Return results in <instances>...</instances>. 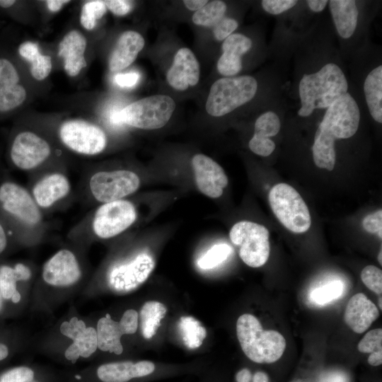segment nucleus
Segmentation results:
<instances>
[{"mask_svg":"<svg viewBox=\"0 0 382 382\" xmlns=\"http://www.w3.org/2000/svg\"><path fill=\"white\" fill-rule=\"evenodd\" d=\"M360 111L354 98L348 93L335 100L324 115L312 146L316 166L331 171L336 160L335 141L354 136L359 127Z\"/></svg>","mask_w":382,"mask_h":382,"instance_id":"1","label":"nucleus"},{"mask_svg":"<svg viewBox=\"0 0 382 382\" xmlns=\"http://www.w3.org/2000/svg\"><path fill=\"white\" fill-rule=\"evenodd\" d=\"M348 83L342 69L334 63L323 66L317 72L304 74L299 84L301 117H308L316 109L328 108L347 93Z\"/></svg>","mask_w":382,"mask_h":382,"instance_id":"2","label":"nucleus"},{"mask_svg":"<svg viewBox=\"0 0 382 382\" xmlns=\"http://www.w3.org/2000/svg\"><path fill=\"white\" fill-rule=\"evenodd\" d=\"M236 335L244 354L255 363H274L281 358L286 348V340L281 333L263 330L259 320L249 313L238 318Z\"/></svg>","mask_w":382,"mask_h":382,"instance_id":"3","label":"nucleus"},{"mask_svg":"<svg viewBox=\"0 0 382 382\" xmlns=\"http://www.w3.org/2000/svg\"><path fill=\"white\" fill-rule=\"evenodd\" d=\"M175 109V103L170 96L153 95L114 112L110 120L115 125L124 124L145 130L157 129L168 122Z\"/></svg>","mask_w":382,"mask_h":382,"instance_id":"4","label":"nucleus"},{"mask_svg":"<svg viewBox=\"0 0 382 382\" xmlns=\"http://www.w3.org/2000/svg\"><path fill=\"white\" fill-rule=\"evenodd\" d=\"M257 89V82L252 76L221 78L210 88L206 111L213 117L226 115L251 100Z\"/></svg>","mask_w":382,"mask_h":382,"instance_id":"5","label":"nucleus"},{"mask_svg":"<svg viewBox=\"0 0 382 382\" xmlns=\"http://www.w3.org/2000/svg\"><path fill=\"white\" fill-rule=\"evenodd\" d=\"M269 202L275 216L291 232L301 233L311 227L310 212L300 194L286 183H278L269 193Z\"/></svg>","mask_w":382,"mask_h":382,"instance_id":"6","label":"nucleus"},{"mask_svg":"<svg viewBox=\"0 0 382 382\" xmlns=\"http://www.w3.org/2000/svg\"><path fill=\"white\" fill-rule=\"evenodd\" d=\"M231 242L239 247V256L245 264L251 267L264 265L270 254V233L263 225L241 221L230 230Z\"/></svg>","mask_w":382,"mask_h":382,"instance_id":"7","label":"nucleus"},{"mask_svg":"<svg viewBox=\"0 0 382 382\" xmlns=\"http://www.w3.org/2000/svg\"><path fill=\"white\" fill-rule=\"evenodd\" d=\"M58 134L66 148L81 155H97L107 146L105 132L96 124L82 119L63 122L59 127Z\"/></svg>","mask_w":382,"mask_h":382,"instance_id":"8","label":"nucleus"},{"mask_svg":"<svg viewBox=\"0 0 382 382\" xmlns=\"http://www.w3.org/2000/svg\"><path fill=\"white\" fill-rule=\"evenodd\" d=\"M0 212L7 220L27 226L36 225L41 219L33 197L23 186L11 180L0 184Z\"/></svg>","mask_w":382,"mask_h":382,"instance_id":"9","label":"nucleus"},{"mask_svg":"<svg viewBox=\"0 0 382 382\" xmlns=\"http://www.w3.org/2000/svg\"><path fill=\"white\" fill-rule=\"evenodd\" d=\"M20 67L10 54L0 51V119L18 110L28 99Z\"/></svg>","mask_w":382,"mask_h":382,"instance_id":"10","label":"nucleus"},{"mask_svg":"<svg viewBox=\"0 0 382 382\" xmlns=\"http://www.w3.org/2000/svg\"><path fill=\"white\" fill-rule=\"evenodd\" d=\"M51 153L50 144L30 130L14 132L8 145L10 161L22 170H30L39 166L50 156Z\"/></svg>","mask_w":382,"mask_h":382,"instance_id":"11","label":"nucleus"},{"mask_svg":"<svg viewBox=\"0 0 382 382\" xmlns=\"http://www.w3.org/2000/svg\"><path fill=\"white\" fill-rule=\"evenodd\" d=\"M139 185V177L128 170L97 172L89 180L92 195L103 203L122 199L136 192Z\"/></svg>","mask_w":382,"mask_h":382,"instance_id":"12","label":"nucleus"},{"mask_svg":"<svg viewBox=\"0 0 382 382\" xmlns=\"http://www.w3.org/2000/svg\"><path fill=\"white\" fill-rule=\"evenodd\" d=\"M137 219L134 204L120 199L103 203L96 210L92 223L95 234L103 239L114 237L128 228Z\"/></svg>","mask_w":382,"mask_h":382,"instance_id":"13","label":"nucleus"},{"mask_svg":"<svg viewBox=\"0 0 382 382\" xmlns=\"http://www.w3.org/2000/svg\"><path fill=\"white\" fill-rule=\"evenodd\" d=\"M155 262L151 255L141 253L132 260L113 266L108 274L110 286L118 292H128L139 287L152 272Z\"/></svg>","mask_w":382,"mask_h":382,"instance_id":"14","label":"nucleus"},{"mask_svg":"<svg viewBox=\"0 0 382 382\" xmlns=\"http://www.w3.org/2000/svg\"><path fill=\"white\" fill-rule=\"evenodd\" d=\"M198 190L211 198H218L228 185V178L222 167L210 157L195 154L191 161Z\"/></svg>","mask_w":382,"mask_h":382,"instance_id":"15","label":"nucleus"},{"mask_svg":"<svg viewBox=\"0 0 382 382\" xmlns=\"http://www.w3.org/2000/svg\"><path fill=\"white\" fill-rule=\"evenodd\" d=\"M81 272L74 254L63 249L56 253L44 265L42 278L48 284L57 286L75 284Z\"/></svg>","mask_w":382,"mask_h":382,"instance_id":"16","label":"nucleus"},{"mask_svg":"<svg viewBox=\"0 0 382 382\" xmlns=\"http://www.w3.org/2000/svg\"><path fill=\"white\" fill-rule=\"evenodd\" d=\"M199 77L200 66L195 54L187 47L179 49L166 74L168 83L175 90L183 91L196 86Z\"/></svg>","mask_w":382,"mask_h":382,"instance_id":"17","label":"nucleus"},{"mask_svg":"<svg viewBox=\"0 0 382 382\" xmlns=\"http://www.w3.org/2000/svg\"><path fill=\"white\" fill-rule=\"evenodd\" d=\"M86 47V38L76 30L69 31L59 42L58 55L62 58L64 71L69 76H77L87 66Z\"/></svg>","mask_w":382,"mask_h":382,"instance_id":"18","label":"nucleus"},{"mask_svg":"<svg viewBox=\"0 0 382 382\" xmlns=\"http://www.w3.org/2000/svg\"><path fill=\"white\" fill-rule=\"evenodd\" d=\"M251 47V40L243 34L233 33L226 37L222 43L223 52L216 64L219 73L226 77L238 74L243 68L241 57Z\"/></svg>","mask_w":382,"mask_h":382,"instance_id":"19","label":"nucleus"},{"mask_svg":"<svg viewBox=\"0 0 382 382\" xmlns=\"http://www.w3.org/2000/svg\"><path fill=\"white\" fill-rule=\"evenodd\" d=\"M379 316L377 306L363 293L349 300L344 313L346 325L354 332H364Z\"/></svg>","mask_w":382,"mask_h":382,"instance_id":"20","label":"nucleus"},{"mask_svg":"<svg viewBox=\"0 0 382 382\" xmlns=\"http://www.w3.org/2000/svg\"><path fill=\"white\" fill-rule=\"evenodd\" d=\"M145 45L143 36L134 30H127L118 37L109 59L111 72L122 71L131 65Z\"/></svg>","mask_w":382,"mask_h":382,"instance_id":"21","label":"nucleus"},{"mask_svg":"<svg viewBox=\"0 0 382 382\" xmlns=\"http://www.w3.org/2000/svg\"><path fill=\"white\" fill-rule=\"evenodd\" d=\"M70 189L71 185L66 175L53 173L37 181L33 190V197L39 207L49 208L65 197Z\"/></svg>","mask_w":382,"mask_h":382,"instance_id":"22","label":"nucleus"},{"mask_svg":"<svg viewBox=\"0 0 382 382\" xmlns=\"http://www.w3.org/2000/svg\"><path fill=\"white\" fill-rule=\"evenodd\" d=\"M330 11L336 30L340 37L347 39L354 33L358 21L359 11L353 0H331Z\"/></svg>","mask_w":382,"mask_h":382,"instance_id":"23","label":"nucleus"},{"mask_svg":"<svg viewBox=\"0 0 382 382\" xmlns=\"http://www.w3.org/2000/svg\"><path fill=\"white\" fill-rule=\"evenodd\" d=\"M96 332L98 347L100 350L115 354H122L123 347L120 339L129 332L120 321H115L109 314H106L98 320Z\"/></svg>","mask_w":382,"mask_h":382,"instance_id":"24","label":"nucleus"},{"mask_svg":"<svg viewBox=\"0 0 382 382\" xmlns=\"http://www.w3.org/2000/svg\"><path fill=\"white\" fill-rule=\"evenodd\" d=\"M17 52L30 64V73L35 80L41 81L49 76L52 69V58L40 52L37 43L24 41L18 45Z\"/></svg>","mask_w":382,"mask_h":382,"instance_id":"25","label":"nucleus"},{"mask_svg":"<svg viewBox=\"0 0 382 382\" xmlns=\"http://www.w3.org/2000/svg\"><path fill=\"white\" fill-rule=\"evenodd\" d=\"M364 91L369 112L377 122H382V66L372 69L364 81Z\"/></svg>","mask_w":382,"mask_h":382,"instance_id":"26","label":"nucleus"},{"mask_svg":"<svg viewBox=\"0 0 382 382\" xmlns=\"http://www.w3.org/2000/svg\"><path fill=\"white\" fill-rule=\"evenodd\" d=\"M166 311V306L158 301H147L143 305L139 318L142 335L146 339H151L156 333Z\"/></svg>","mask_w":382,"mask_h":382,"instance_id":"27","label":"nucleus"},{"mask_svg":"<svg viewBox=\"0 0 382 382\" xmlns=\"http://www.w3.org/2000/svg\"><path fill=\"white\" fill-rule=\"evenodd\" d=\"M97 376L103 382H129L135 379L134 362L125 361L102 364L97 369Z\"/></svg>","mask_w":382,"mask_h":382,"instance_id":"28","label":"nucleus"},{"mask_svg":"<svg viewBox=\"0 0 382 382\" xmlns=\"http://www.w3.org/2000/svg\"><path fill=\"white\" fill-rule=\"evenodd\" d=\"M226 8V4L223 1H208L202 8L194 13L192 21L198 26L214 28L224 18Z\"/></svg>","mask_w":382,"mask_h":382,"instance_id":"29","label":"nucleus"},{"mask_svg":"<svg viewBox=\"0 0 382 382\" xmlns=\"http://www.w3.org/2000/svg\"><path fill=\"white\" fill-rule=\"evenodd\" d=\"M179 330L185 345L190 349L201 346L207 337V330L200 322L192 316H183L180 319Z\"/></svg>","mask_w":382,"mask_h":382,"instance_id":"30","label":"nucleus"},{"mask_svg":"<svg viewBox=\"0 0 382 382\" xmlns=\"http://www.w3.org/2000/svg\"><path fill=\"white\" fill-rule=\"evenodd\" d=\"M106 11L107 7L104 1L93 0L86 2L82 6L80 13L81 26L87 30H92L96 26L98 21L104 16Z\"/></svg>","mask_w":382,"mask_h":382,"instance_id":"31","label":"nucleus"},{"mask_svg":"<svg viewBox=\"0 0 382 382\" xmlns=\"http://www.w3.org/2000/svg\"><path fill=\"white\" fill-rule=\"evenodd\" d=\"M232 248L226 243H218L211 247L197 260V265L203 270L212 269L226 260Z\"/></svg>","mask_w":382,"mask_h":382,"instance_id":"32","label":"nucleus"},{"mask_svg":"<svg viewBox=\"0 0 382 382\" xmlns=\"http://www.w3.org/2000/svg\"><path fill=\"white\" fill-rule=\"evenodd\" d=\"M281 128L278 115L272 111H267L260 115L255 122L253 136L261 138H270L277 135Z\"/></svg>","mask_w":382,"mask_h":382,"instance_id":"33","label":"nucleus"},{"mask_svg":"<svg viewBox=\"0 0 382 382\" xmlns=\"http://www.w3.org/2000/svg\"><path fill=\"white\" fill-rule=\"evenodd\" d=\"M342 291V283L340 281H333L313 290L311 299L317 304L324 305L339 298Z\"/></svg>","mask_w":382,"mask_h":382,"instance_id":"34","label":"nucleus"},{"mask_svg":"<svg viewBox=\"0 0 382 382\" xmlns=\"http://www.w3.org/2000/svg\"><path fill=\"white\" fill-rule=\"evenodd\" d=\"M73 341L78 347L81 357L87 358L93 354L98 347L96 330L92 327L86 328Z\"/></svg>","mask_w":382,"mask_h":382,"instance_id":"35","label":"nucleus"},{"mask_svg":"<svg viewBox=\"0 0 382 382\" xmlns=\"http://www.w3.org/2000/svg\"><path fill=\"white\" fill-rule=\"evenodd\" d=\"M19 278L14 267L8 265L0 266V293L3 298L11 299L16 289Z\"/></svg>","mask_w":382,"mask_h":382,"instance_id":"36","label":"nucleus"},{"mask_svg":"<svg viewBox=\"0 0 382 382\" xmlns=\"http://www.w3.org/2000/svg\"><path fill=\"white\" fill-rule=\"evenodd\" d=\"M357 349L365 354L382 352V329H373L366 333L358 343Z\"/></svg>","mask_w":382,"mask_h":382,"instance_id":"37","label":"nucleus"},{"mask_svg":"<svg viewBox=\"0 0 382 382\" xmlns=\"http://www.w3.org/2000/svg\"><path fill=\"white\" fill-rule=\"evenodd\" d=\"M361 279L364 285L377 294L382 293V271L374 265L366 266L361 272Z\"/></svg>","mask_w":382,"mask_h":382,"instance_id":"38","label":"nucleus"},{"mask_svg":"<svg viewBox=\"0 0 382 382\" xmlns=\"http://www.w3.org/2000/svg\"><path fill=\"white\" fill-rule=\"evenodd\" d=\"M34 372L27 366L12 369L4 374L0 382H32Z\"/></svg>","mask_w":382,"mask_h":382,"instance_id":"39","label":"nucleus"},{"mask_svg":"<svg viewBox=\"0 0 382 382\" xmlns=\"http://www.w3.org/2000/svg\"><path fill=\"white\" fill-rule=\"evenodd\" d=\"M248 146L254 154L261 156H268L274 151L275 144L270 138L253 136L248 143Z\"/></svg>","mask_w":382,"mask_h":382,"instance_id":"40","label":"nucleus"},{"mask_svg":"<svg viewBox=\"0 0 382 382\" xmlns=\"http://www.w3.org/2000/svg\"><path fill=\"white\" fill-rule=\"evenodd\" d=\"M238 26V22L231 18L224 17L213 28L214 37L219 40H224L231 35Z\"/></svg>","mask_w":382,"mask_h":382,"instance_id":"41","label":"nucleus"},{"mask_svg":"<svg viewBox=\"0 0 382 382\" xmlns=\"http://www.w3.org/2000/svg\"><path fill=\"white\" fill-rule=\"evenodd\" d=\"M297 3L294 0H263L261 5L263 9L272 15L280 14L293 6Z\"/></svg>","mask_w":382,"mask_h":382,"instance_id":"42","label":"nucleus"},{"mask_svg":"<svg viewBox=\"0 0 382 382\" xmlns=\"http://www.w3.org/2000/svg\"><path fill=\"white\" fill-rule=\"evenodd\" d=\"M364 230L371 233H377L380 238H382V210L366 215L362 221Z\"/></svg>","mask_w":382,"mask_h":382,"instance_id":"43","label":"nucleus"},{"mask_svg":"<svg viewBox=\"0 0 382 382\" xmlns=\"http://www.w3.org/2000/svg\"><path fill=\"white\" fill-rule=\"evenodd\" d=\"M86 328L85 323L83 320H79L76 317H73L69 322L65 321L62 323L60 332L74 340Z\"/></svg>","mask_w":382,"mask_h":382,"instance_id":"44","label":"nucleus"},{"mask_svg":"<svg viewBox=\"0 0 382 382\" xmlns=\"http://www.w3.org/2000/svg\"><path fill=\"white\" fill-rule=\"evenodd\" d=\"M107 9L117 16H124L132 11L134 4L127 0H108L104 1Z\"/></svg>","mask_w":382,"mask_h":382,"instance_id":"45","label":"nucleus"},{"mask_svg":"<svg viewBox=\"0 0 382 382\" xmlns=\"http://www.w3.org/2000/svg\"><path fill=\"white\" fill-rule=\"evenodd\" d=\"M140 75L138 72L130 71L115 75V83L122 88L134 87L139 81Z\"/></svg>","mask_w":382,"mask_h":382,"instance_id":"46","label":"nucleus"},{"mask_svg":"<svg viewBox=\"0 0 382 382\" xmlns=\"http://www.w3.org/2000/svg\"><path fill=\"white\" fill-rule=\"evenodd\" d=\"M69 3H70L69 0H48L45 1L47 8L52 13L59 12Z\"/></svg>","mask_w":382,"mask_h":382,"instance_id":"47","label":"nucleus"},{"mask_svg":"<svg viewBox=\"0 0 382 382\" xmlns=\"http://www.w3.org/2000/svg\"><path fill=\"white\" fill-rule=\"evenodd\" d=\"M8 242V235L4 225V222L0 220V254L7 248Z\"/></svg>","mask_w":382,"mask_h":382,"instance_id":"48","label":"nucleus"},{"mask_svg":"<svg viewBox=\"0 0 382 382\" xmlns=\"http://www.w3.org/2000/svg\"><path fill=\"white\" fill-rule=\"evenodd\" d=\"M185 8L190 11H197L208 3L207 0H185L183 1Z\"/></svg>","mask_w":382,"mask_h":382,"instance_id":"49","label":"nucleus"},{"mask_svg":"<svg viewBox=\"0 0 382 382\" xmlns=\"http://www.w3.org/2000/svg\"><path fill=\"white\" fill-rule=\"evenodd\" d=\"M64 356L66 359L74 363L81 357V354L78 347L72 343L65 351Z\"/></svg>","mask_w":382,"mask_h":382,"instance_id":"50","label":"nucleus"},{"mask_svg":"<svg viewBox=\"0 0 382 382\" xmlns=\"http://www.w3.org/2000/svg\"><path fill=\"white\" fill-rule=\"evenodd\" d=\"M14 269L20 280H28L30 277L31 274L29 268L23 264L16 265Z\"/></svg>","mask_w":382,"mask_h":382,"instance_id":"51","label":"nucleus"},{"mask_svg":"<svg viewBox=\"0 0 382 382\" xmlns=\"http://www.w3.org/2000/svg\"><path fill=\"white\" fill-rule=\"evenodd\" d=\"M328 1L327 0H309L307 4L310 9L314 12H320L326 6Z\"/></svg>","mask_w":382,"mask_h":382,"instance_id":"52","label":"nucleus"},{"mask_svg":"<svg viewBox=\"0 0 382 382\" xmlns=\"http://www.w3.org/2000/svg\"><path fill=\"white\" fill-rule=\"evenodd\" d=\"M368 363L374 366H379L382 364V352L371 353L367 359Z\"/></svg>","mask_w":382,"mask_h":382,"instance_id":"53","label":"nucleus"},{"mask_svg":"<svg viewBox=\"0 0 382 382\" xmlns=\"http://www.w3.org/2000/svg\"><path fill=\"white\" fill-rule=\"evenodd\" d=\"M236 378L237 382H249L251 379V373L248 369H243L237 373Z\"/></svg>","mask_w":382,"mask_h":382,"instance_id":"54","label":"nucleus"},{"mask_svg":"<svg viewBox=\"0 0 382 382\" xmlns=\"http://www.w3.org/2000/svg\"><path fill=\"white\" fill-rule=\"evenodd\" d=\"M267 376L263 372H257L253 378V382H267Z\"/></svg>","mask_w":382,"mask_h":382,"instance_id":"55","label":"nucleus"},{"mask_svg":"<svg viewBox=\"0 0 382 382\" xmlns=\"http://www.w3.org/2000/svg\"><path fill=\"white\" fill-rule=\"evenodd\" d=\"M8 354V347L0 343V361L4 359Z\"/></svg>","mask_w":382,"mask_h":382,"instance_id":"56","label":"nucleus"},{"mask_svg":"<svg viewBox=\"0 0 382 382\" xmlns=\"http://www.w3.org/2000/svg\"><path fill=\"white\" fill-rule=\"evenodd\" d=\"M11 301L13 303H18L21 300V294L20 293L16 290L14 294L11 296Z\"/></svg>","mask_w":382,"mask_h":382,"instance_id":"57","label":"nucleus"},{"mask_svg":"<svg viewBox=\"0 0 382 382\" xmlns=\"http://www.w3.org/2000/svg\"><path fill=\"white\" fill-rule=\"evenodd\" d=\"M378 261L379 262V264L381 265H382V251H381V249L380 250V252L378 253Z\"/></svg>","mask_w":382,"mask_h":382,"instance_id":"58","label":"nucleus"},{"mask_svg":"<svg viewBox=\"0 0 382 382\" xmlns=\"http://www.w3.org/2000/svg\"><path fill=\"white\" fill-rule=\"evenodd\" d=\"M381 301H382V298H381V296H380V298L378 299V304L380 310H382Z\"/></svg>","mask_w":382,"mask_h":382,"instance_id":"59","label":"nucleus"},{"mask_svg":"<svg viewBox=\"0 0 382 382\" xmlns=\"http://www.w3.org/2000/svg\"><path fill=\"white\" fill-rule=\"evenodd\" d=\"M1 294H0V309H1Z\"/></svg>","mask_w":382,"mask_h":382,"instance_id":"60","label":"nucleus"}]
</instances>
